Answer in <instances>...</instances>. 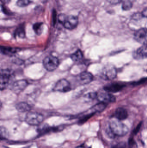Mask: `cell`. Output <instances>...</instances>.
I'll use <instances>...</instances> for the list:
<instances>
[{
  "label": "cell",
  "mask_w": 147,
  "mask_h": 148,
  "mask_svg": "<svg viewBox=\"0 0 147 148\" xmlns=\"http://www.w3.org/2000/svg\"><path fill=\"white\" fill-rule=\"evenodd\" d=\"M58 20L65 28L70 30L75 29L78 24V18L74 15L66 16L61 14L59 16Z\"/></svg>",
  "instance_id": "obj_1"
},
{
  "label": "cell",
  "mask_w": 147,
  "mask_h": 148,
  "mask_svg": "<svg viewBox=\"0 0 147 148\" xmlns=\"http://www.w3.org/2000/svg\"><path fill=\"white\" fill-rule=\"evenodd\" d=\"M110 129L113 135L118 136H124L129 131L127 127L119 120L112 121L110 124Z\"/></svg>",
  "instance_id": "obj_2"
},
{
  "label": "cell",
  "mask_w": 147,
  "mask_h": 148,
  "mask_svg": "<svg viewBox=\"0 0 147 148\" xmlns=\"http://www.w3.org/2000/svg\"><path fill=\"white\" fill-rule=\"evenodd\" d=\"M44 119L43 116L40 113L28 112L25 117V121L29 125L38 126L41 124Z\"/></svg>",
  "instance_id": "obj_3"
},
{
  "label": "cell",
  "mask_w": 147,
  "mask_h": 148,
  "mask_svg": "<svg viewBox=\"0 0 147 148\" xmlns=\"http://www.w3.org/2000/svg\"><path fill=\"white\" fill-rule=\"evenodd\" d=\"M43 64L44 68L47 71L52 72L58 68L59 65V61L55 56L52 55L48 56L43 60Z\"/></svg>",
  "instance_id": "obj_4"
},
{
  "label": "cell",
  "mask_w": 147,
  "mask_h": 148,
  "mask_svg": "<svg viewBox=\"0 0 147 148\" xmlns=\"http://www.w3.org/2000/svg\"><path fill=\"white\" fill-rule=\"evenodd\" d=\"M13 77V73L8 69H2L1 71V89L6 88Z\"/></svg>",
  "instance_id": "obj_5"
},
{
  "label": "cell",
  "mask_w": 147,
  "mask_h": 148,
  "mask_svg": "<svg viewBox=\"0 0 147 148\" xmlns=\"http://www.w3.org/2000/svg\"><path fill=\"white\" fill-rule=\"evenodd\" d=\"M71 90V87L70 82L65 79H60L58 81L53 88L54 91L64 93L68 92Z\"/></svg>",
  "instance_id": "obj_6"
},
{
  "label": "cell",
  "mask_w": 147,
  "mask_h": 148,
  "mask_svg": "<svg viewBox=\"0 0 147 148\" xmlns=\"http://www.w3.org/2000/svg\"><path fill=\"white\" fill-rule=\"evenodd\" d=\"M102 77L105 80H113L117 76V71L116 69L111 66L105 67L102 70Z\"/></svg>",
  "instance_id": "obj_7"
},
{
  "label": "cell",
  "mask_w": 147,
  "mask_h": 148,
  "mask_svg": "<svg viewBox=\"0 0 147 148\" xmlns=\"http://www.w3.org/2000/svg\"><path fill=\"white\" fill-rule=\"evenodd\" d=\"M28 85V83L26 80H20L16 81L11 86V90L15 94H20L23 91Z\"/></svg>",
  "instance_id": "obj_8"
},
{
  "label": "cell",
  "mask_w": 147,
  "mask_h": 148,
  "mask_svg": "<svg viewBox=\"0 0 147 148\" xmlns=\"http://www.w3.org/2000/svg\"><path fill=\"white\" fill-rule=\"evenodd\" d=\"M134 38L136 41L143 45H147V29L142 28L135 32Z\"/></svg>",
  "instance_id": "obj_9"
},
{
  "label": "cell",
  "mask_w": 147,
  "mask_h": 148,
  "mask_svg": "<svg viewBox=\"0 0 147 148\" xmlns=\"http://www.w3.org/2000/svg\"><path fill=\"white\" fill-rule=\"evenodd\" d=\"M97 98L101 102L105 103L114 102L116 100L115 97L114 96L106 91L100 92L97 94Z\"/></svg>",
  "instance_id": "obj_10"
},
{
  "label": "cell",
  "mask_w": 147,
  "mask_h": 148,
  "mask_svg": "<svg viewBox=\"0 0 147 148\" xmlns=\"http://www.w3.org/2000/svg\"><path fill=\"white\" fill-rule=\"evenodd\" d=\"M124 86V84L119 83H112L106 85L104 87V90L108 92L116 93L121 90Z\"/></svg>",
  "instance_id": "obj_11"
},
{
  "label": "cell",
  "mask_w": 147,
  "mask_h": 148,
  "mask_svg": "<svg viewBox=\"0 0 147 148\" xmlns=\"http://www.w3.org/2000/svg\"><path fill=\"white\" fill-rule=\"evenodd\" d=\"M133 56L136 60L147 59V45H143L134 53Z\"/></svg>",
  "instance_id": "obj_12"
},
{
  "label": "cell",
  "mask_w": 147,
  "mask_h": 148,
  "mask_svg": "<svg viewBox=\"0 0 147 148\" xmlns=\"http://www.w3.org/2000/svg\"><path fill=\"white\" fill-rule=\"evenodd\" d=\"M79 78L81 84H87L92 82L93 76L91 73L85 71L79 75Z\"/></svg>",
  "instance_id": "obj_13"
},
{
  "label": "cell",
  "mask_w": 147,
  "mask_h": 148,
  "mask_svg": "<svg viewBox=\"0 0 147 148\" xmlns=\"http://www.w3.org/2000/svg\"><path fill=\"white\" fill-rule=\"evenodd\" d=\"M115 116L119 121H123L127 118L128 114L126 109L123 108H120L116 110Z\"/></svg>",
  "instance_id": "obj_14"
},
{
  "label": "cell",
  "mask_w": 147,
  "mask_h": 148,
  "mask_svg": "<svg viewBox=\"0 0 147 148\" xmlns=\"http://www.w3.org/2000/svg\"><path fill=\"white\" fill-rule=\"evenodd\" d=\"M16 108L19 112L24 113L29 112L31 110V107L27 103L22 102L17 103L16 105Z\"/></svg>",
  "instance_id": "obj_15"
},
{
  "label": "cell",
  "mask_w": 147,
  "mask_h": 148,
  "mask_svg": "<svg viewBox=\"0 0 147 148\" xmlns=\"http://www.w3.org/2000/svg\"><path fill=\"white\" fill-rule=\"evenodd\" d=\"M19 51L18 49L11 47L1 46V52L2 53L7 56H12Z\"/></svg>",
  "instance_id": "obj_16"
},
{
  "label": "cell",
  "mask_w": 147,
  "mask_h": 148,
  "mask_svg": "<svg viewBox=\"0 0 147 148\" xmlns=\"http://www.w3.org/2000/svg\"><path fill=\"white\" fill-rule=\"evenodd\" d=\"M60 128L57 127H51L48 125H45L43 126H41L38 128V132L41 134H46L50 131L53 130V131H58L60 130Z\"/></svg>",
  "instance_id": "obj_17"
},
{
  "label": "cell",
  "mask_w": 147,
  "mask_h": 148,
  "mask_svg": "<svg viewBox=\"0 0 147 148\" xmlns=\"http://www.w3.org/2000/svg\"><path fill=\"white\" fill-rule=\"evenodd\" d=\"M70 58L73 61L79 62L83 60V55L81 50L78 49L71 55Z\"/></svg>",
  "instance_id": "obj_18"
},
{
  "label": "cell",
  "mask_w": 147,
  "mask_h": 148,
  "mask_svg": "<svg viewBox=\"0 0 147 148\" xmlns=\"http://www.w3.org/2000/svg\"><path fill=\"white\" fill-rule=\"evenodd\" d=\"M106 107V103H104L101 102L100 103H98L96 104L95 106H93L91 109V111L93 112L94 114L98 112H101L103 111Z\"/></svg>",
  "instance_id": "obj_19"
},
{
  "label": "cell",
  "mask_w": 147,
  "mask_h": 148,
  "mask_svg": "<svg viewBox=\"0 0 147 148\" xmlns=\"http://www.w3.org/2000/svg\"><path fill=\"white\" fill-rule=\"evenodd\" d=\"M15 36L20 38L25 37V30L24 25H21L16 29L15 32Z\"/></svg>",
  "instance_id": "obj_20"
},
{
  "label": "cell",
  "mask_w": 147,
  "mask_h": 148,
  "mask_svg": "<svg viewBox=\"0 0 147 148\" xmlns=\"http://www.w3.org/2000/svg\"><path fill=\"white\" fill-rule=\"evenodd\" d=\"M43 23L38 22L35 23L33 26V29L35 34L38 35L41 34L43 30Z\"/></svg>",
  "instance_id": "obj_21"
},
{
  "label": "cell",
  "mask_w": 147,
  "mask_h": 148,
  "mask_svg": "<svg viewBox=\"0 0 147 148\" xmlns=\"http://www.w3.org/2000/svg\"><path fill=\"white\" fill-rule=\"evenodd\" d=\"M33 0H17L16 4L20 7H25L31 4Z\"/></svg>",
  "instance_id": "obj_22"
},
{
  "label": "cell",
  "mask_w": 147,
  "mask_h": 148,
  "mask_svg": "<svg viewBox=\"0 0 147 148\" xmlns=\"http://www.w3.org/2000/svg\"><path fill=\"white\" fill-rule=\"evenodd\" d=\"M133 7V4L129 0H123L122 3V9L124 10H129Z\"/></svg>",
  "instance_id": "obj_23"
},
{
  "label": "cell",
  "mask_w": 147,
  "mask_h": 148,
  "mask_svg": "<svg viewBox=\"0 0 147 148\" xmlns=\"http://www.w3.org/2000/svg\"><path fill=\"white\" fill-rule=\"evenodd\" d=\"M7 136V132L4 127H1V139H5Z\"/></svg>",
  "instance_id": "obj_24"
},
{
  "label": "cell",
  "mask_w": 147,
  "mask_h": 148,
  "mask_svg": "<svg viewBox=\"0 0 147 148\" xmlns=\"http://www.w3.org/2000/svg\"><path fill=\"white\" fill-rule=\"evenodd\" d=\"M112 148H126V144L125 143H120L113 146Z\"/></svg>",
  "instance_id": "obj_25"
},
{
  "label": "cell",
  "mask_w": 147,
  "mask_h": 148,
  "mask_svg": "<svg viewBox=\"0 0 147 148\" xmlns=\"http://www.w3.org/2000/svg\"><path fill=\"white\" fill-rule=\"evenodd\" d=\"M52 16V23L53 25H54L56 24V21H57V14H56V12L55 10L53 12Z\"/></svg>",
  "instance_id": "obj_26"
},
{
  "label": "cell",
  "mask_w": 147,
  "mask_h": 148,
  "mask_svg": "<svg viewBox=\"0 0 147 148\" xmlns=\"http://www.w3.org/2000/svg\"><path fill=\"white\" fill-rule=\"evenodd\" d=\"M108 2L112 4H117L121 2L123 0H107Z\"/></svg>",
  "instance_id": "obj_27"
},
{
  "label": "cell",
  "mask_w": 147,
  "mask_h": 148,
  "mask_svg": "<svg viewBox=\"0 0 147 148\" xmlns=\"http://www.w3.org/2000/svg\"><path fill=\"white\" fill-rule=\"evenodd\" d=\"M141 17H143L142 16V13H137V14H135L133 15V18L134 19H135V20H138V19H140Z\"/></svg>",
  "instance_id": "obj_28"
},
{
  "label": "cell",
  "mask_w": 147,
  "mask_h": 148,
  "mask_svg": "<svg viewBox=\"0 0 147 148\" xmlns=\"http://www.w3.org/2000/svg\"><path fill=\"white\" fill-rule=\"evenodd\" d=\"M141 13L143 17H147V8L144 9Z\"/></svg>",
  "instance_id": "obj_29"
}]
</instances>
